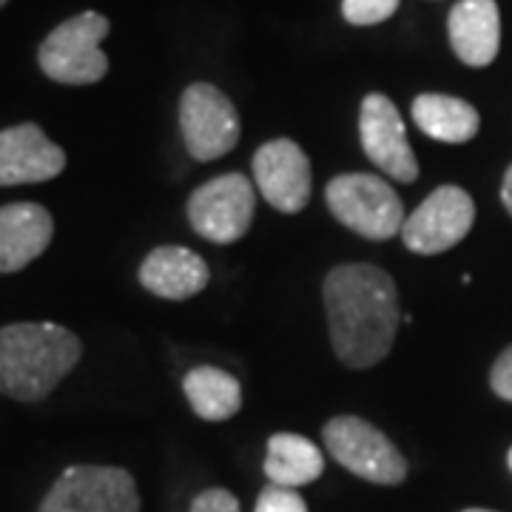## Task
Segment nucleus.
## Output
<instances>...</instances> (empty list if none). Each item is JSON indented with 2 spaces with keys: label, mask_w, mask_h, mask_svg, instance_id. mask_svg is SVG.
Segmentation results:
<instances>
[{
  "label": "nucleus",
  "mask_w": 512,
  "mask_h": 512,
  "mask_svg": "<svg viewBox=\"0 0 512 512\" xmlns=\"http://www.w3.org/2000/svg\"><path fill=\"white\" fill-rule=\"evenodd\" d=\"M359 137H362V148L370 157V163L379 165L387 177L399 183H413L419 177V163L407 143L402 114L390 97L373 92L362 100Z\"/></svg>",
  "instance_id": "10"
},
{
  "label": "nucleus",
  "mask_w": 512,
  "mask_h": 512,
  "mask_svg": "<svg viewBox=\"0 0 512 512\" xmlns=\"http://www.w3.org/2000/svg\"><path fill=\"white\" fill-rule=\"evenodd\" d=\"M83 356L72 330L55 322H15L0 328V393L15 402H43Z\"/></svg>",
  "instance_id": "2"
},
{
  "label": "nucleus",
  "mask_w": 512,
  "mask_h": 512,
  "mask_svg": "<svg viewBox=\"0 0 512 512\" xmlns=\"http://www.w3.org/2000/svg\"><path fill=\"white\" fill-rule=\"evenodd\" d=\"M180 128L188 154L200 163L220 160L239 143V114L234 103L211 83H194L180 100Z\"/></svg>",
  "instance_id": "8"
},
{
  "label": "nucleus",
  "mask_w": 512,
  "mask_h": 512,
  "mask_svg": "<svg viewBox=\"0 0 512 512\" xmlns=\"http://www.w3.org/2000/svg\"><path fill=\"white\" fill-rule=\"evenodd\" d=\"M66 151L46 137L37 123L0 131V188L49 183L63 174Z\"/></svg>",
  "instance_id": "12"
},
{
  "label": "nucleus",
  "mask_w": 512,
  "mask_h": 512,
  "mask_svg": "<svg viewBox=\"0 0 512 512\" xmlns=\"http://www.w3.org/2000/svg\"><path fill=\"white\" fill-rule=\"evenodd\" d=\"M464 512H493V510H464Z\"/></svg>",
  "instance_id": "25"
},
{
  "label": "nucleus",
  "mask_w": 512,
  "mask_h": 512,
  "mask_svg": "<svg viewBox=\"0 0 512 512\" xmlns=\"http://www.w3.org/2000/svg\"><path fill=\"white\" fill-rule=\"evenodd\" d=\"M254 512H308L305 498L291 490V487H279V484H268L259 498H256Z\"/></svg>",
  "instance_id": "20"
},
{
  "label": "nucleus",
  "mask_w": 512,
  "mask_h": 512,
  "mask_svg": "<svg viewBox=\"0 0 512 512\" xmlns=\"http://www.w3.org/2000/svg\"><path fill=\"white\" fill-rule=\"evenodd\" d=\"M330 214L359 237L384 239L402 234L404 205L399 194L373 174H342L333 177L325 191Z\"/></svg>",
  "instance_id": "4"
},
{
  "label": "nucleus",
  "mask_w": 512,
  "mask_h": 512,
  "mask_svg": "<svg viewBox=\"0 0 512 512\" xmlns=\"http://www.w3.org/2000/svg\"><path fill=\"white\" fill-rule=\"evenodd\" d=\"M507 464H510V470H512V450H510V456H507Z\"/></svg>",
  "instance_id": "24"
},
{
  "label": "nucleus",
  "mask_w": 512,
  "mask_h": 512,
  "mask_svg": "<svg viewBox=\"0 0 512 512\" xmlns=\"http://www.w3.org/2000/svg\"><path fill=\"white\" fill-rule=\"evenodd\" d=\"M191 512H239V501L234 493L214 487V490H205L194 498Z\"/></svg>",
  "instance_id": "21"
},
{
  "label": "nucleus",
  "mask_w": 512,
  "mask_h": 512,
  "mask_svg": "<svg viewBox=\"0 0 512 512\" xmlns=\"http://www.w3.org/2000/svg\"><path fill=\"white\" fill-rule=\"evenodd\" d=\"M490 384H493L495 396H501L504 402H512V345L493 365V373H490Z\"/></svg>",
  "instance_id": "22"
},
{
  "label": "nucleus",
  "mask_w": 512,
  "mask_h": 512,
  "mask_svg": "<svg viewBox=\"0 0 512 512\" xmlns=\"http://www.w3.org/2000/svg\"><path fill=\"white\" fill-rule=\"evenodd\" d=\"M476 202L458 185H441L404 220V245L421 256L444 254L470 234Z\"/></svg>",
  "instance_id": "9"
},
{
  "label": "nucleus",
  "mask_w": 512,
  "mask_h": 512,
  "mask_svg": "<svg viewBox=\"0 0 512 512\" xmlns=\"http://www.w3.org/2000/svg\"><path fill=\"white\" fill-rule=\"evenodd\" d=\"M322 439L328 453L348 473L365 478L370 484L396 487L407 478V461L396 444L379 427L359 416H336L325 424Z\"/></svg>",
  "instance_id": "5"
},
{
  "label": "nucleus",
  "mask_w": 512,
  "mask_h": 512,
  "mask_svg": "<svg viewBox=\"0 0 512 512\" xmlns=\"http://www.w3.org/2000/svg\"><path fill=\"white\" fill-rule=\"evenodd\" d=\"M501 200H504L507 211L512 214V165L507 168V174H504V185H501Z\"/></svg>",
  "instance_id": "23"
},
{
  "label": "nucleus",
  "mask_w": 512,
  "mask_h": 512,
  "mask_svg": "<svg viewBox=\"0 0 512 512\" xmlns=\"http://www.w3.org/2000/svg\"><path fill=\"white\" fill-rule=\"evenodd\" d=\"M413 120L427 137L441 143H467L481 126L478 111L450 94H419L413 100Z\"/></svg>",
  "instance_id": "17"
},
{
  "label": "nucleus",
  "mask_w": 512,
  "mask_h": 512,
  "mask_svg": "<svg viewBox=\"0 0 512 512\" xmlns=\"http://www.w3.org/2000/svg\"><path fill=\"white\" fill-rule=\"evenodd\" d=\"M55 220L40 202L0 205V274H18L49 248Z\"/></svg>",
  "instance_id": "13"
},
{
  "label": "nucleus",
  "mask_w": 512,
  "mask_h": 512,
  "mask_svg": "<svg viewBox=\"0 0 512 512\" xmlns=\"http://www.w3.org/2000/svg\"><path fill=\"white\" fill-rule=\"evenodd\" d=\"M109 20L100 12H83L63 20L40 43L37 63L46 77L63 86H92L109 72V57L100 43L109 35Z\"/></svg>",
  "instance_id": "3"
},
{
  "label": "nucleus",
  "mask_w": 512,
  "mask_h": 512,
  "mask_svg": "<svg viewBox=\"0 0 512 512\" xmlns=\"http://www.w3.org/2000/svg\"><path fill=\"white\" fill-rule=\"evenodd\" d=\"M211 271L205 259L183 245H160L143 259L140 265V285L148 293L183 302L208 288Z\"/></svg>",
  "instance_id": "14"
},
{
  "label": "nucleus",
  "mask_w": 512,
  "mask_h": 512,
  "mask_svg": "<svg viewBox=\"0 0 512 512\" xmlns=\"http://www.w3.org/2000/svg\"><path fill=\"white\" fill-rule=\"evenodd\" d=\"M450 43L467 66H490L501 46V15L495 0H458L450 12Z\"/></svg>",
  "instance_id": "15"
},
{
  "label": "nucleus",
  "mask_w": 512,
  "mask_h": 512,
  "mask_svg": "<svg viewBox=\"0 0 512 512\" xmlns=\"http://www.w3.org/2000/svg\"><path fill=\"white\" fill-rule=\"evenodd\" d=\"M322 296L339 362L353 370L379 365L402 322L393 276L367 262L339 265L325 279Z\"/></svg>",
  "instance_id": "1"
},
{
  "label": "nucleus",
  "mask_w": 512,
  "mask_h": 512,
  "mask_svg": "<svg viewBox=\"0 0 512 512\" xmlns=\"http://www.w3.org/2000/svg\"><path fill=\"white\" fill-rule=\"evenodd\" d=\"M183 393L191 410L205 421L234 419L242 407V387L220 367L202 365L188 370L183 379Z\"/></svg>",
  "instance_id": "18"
},
{
  "label": "nucleus",
  "mask_w": 512,
  "mask_h": 512,
  "mask_svg": "<svg viewBox=\"0 0 512 512\" xmlns=\"http://www.w3.org/2000/svg\"><path fill=\"white\" fill-rule=\"evenodd\" d=\"M265 476L271 484L299 490L313 484L325 473V456L322 450L305 436L296 433H276L268 439V456H265Z\"/></svg>",
  "instance_id": "16"
},
{
  "label": "nucleus",
  "mask_w": 512,
  "mask_h": 512,
  "mask_svg": "<svg viewBox=\"0 0 512 512\" xmlns=\"http://www.w3.org/2000/svg\"><path fill=\"white\" fill-rule=\"evenodd\" d=\"M6 3H9V0H0V6H6Z\"/></svg>",
  "instance_id": "26"
},
{
  "label": "nucleus",
  "mask_w": 512,
  "mask_h": 512,
  "mask_svg": "<svg viewBox=\"0 0 512 512\" xmlns=\"http://www.w3.org/2000/svg\"><path fill=\"white\" fill-rule=\"evenodd\" d=\"M399 9V0H342V15L353 26H376Z\"/></svg>",
  "instance_id": "19"
},
{
  "label": "nucleus",
  "mask_w": 512,
  "mask_h": 512,
  "mask_svg": "<svg viewBox=\"0 0 512 512\" xmlns=\"http://www.w3.org/2000/svg\"><path fill=\"white\" fill-rule=\"evenodd\" d=\"M254 183L282 214H299L311 202V160L293 140H271L254 154Z\"/></svg>",
  "instance_id": "11"
},
{
  "label": "nucleus",
  "mask_w": 512,
  "mask_h": 512,
  "mask_svg": "<svg viewBox=\"0 0 512 512\" xmlns=\"http://www.w3.org/2000/svg\"><path fill=\"white\" fill-rule=\"evenodd\" d=\"M188 222L202 239L231 245L248 234L256 214L254 185L245 174H222L200 185L188 200Z\"/></svg>",
  "instance_id": "7"
},
{
  "label": "nucleus",
  "mask_w": 512,
  "mask_h": 512,
  "mask_svg": "<svg viewBox=\"0 0 512 512\" xmlns=\"http://www.w3.org/2000/svg\"><path fill=\"white\" fill-rule=\"evenodd\" d=\"M140 493L128 470L77 464L43 495L37 512H140Z\"/></svg>",
  "instance_id": "6"
}]
</instances>
